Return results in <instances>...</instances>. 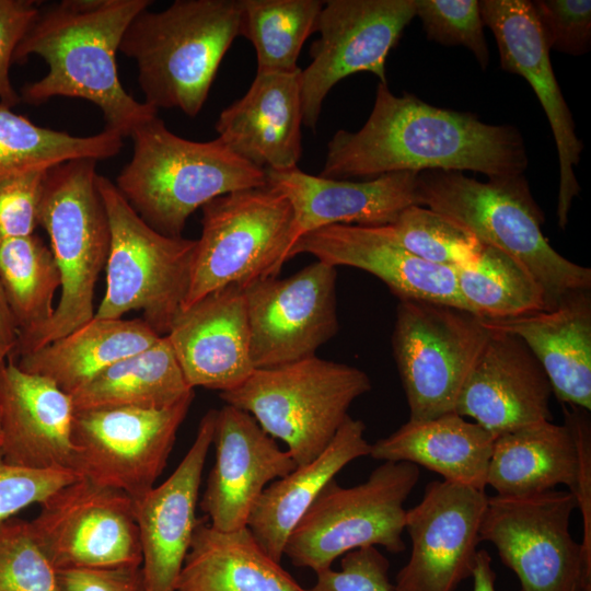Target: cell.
<instances>
[{"label":"cell","mask_w":591,"mask_h":591,"mask_svg":"<svg viewBox=\"0 0 591 591\" xmlns=\"http://www.w3.org/2000/svg\"><path fill=\"white\" fill-rule=\"evenodd\" d=\"M467 308L485 320H508L546 311L544 293L512 257L483 245L471 262L454 268Z\"/></svg>","instance_id":"obj_35"},{"label":"cell","mask_w":591,"mask_h":591,"mask_svg":"<svg viewBox=\"0 0 591 591\" xmlns=\"http://www.w3.org/2000/svg\"><path fill=\"white\" fill-rule=\"evenodd\" d=\"M194 393L166 336L126 357L73 391L74 410L113 407L164 408Z\"/></svg>","instance_id":"obj_33"},{"label":"cell","mask_w":591,"mask_h":591,"mask_svg":"<svg viewBox=\"0 0 591 591\" xmlns=\"http://www.w3.org/2000/svg\"><path fill=\"white\" fill-rule=\"evenodd\" d=\"M385 232L415 256L455 268L474 259L483 244L465 228L421 205L405 208Z\"/></svg>","instance_id":"obj_38"},{"label":"cell","mask_w":591,"mask_h":591,"mask_svg":"<svg viewBox=\"0 0 591 591\" xmlns=\"http://www.w3.org/2000/svg\"><path fill=\"white\" fill-rule=\"evenodd\" d=\"M18 336L19 331L0 282V364L13 356L18 344Z\"/></svg>","instance_id":"obj_48"},{"label":"cell","mask_w":591,"mask_h":591,"mask_svg":"<svg viewBox=\"0 0 591 591\" xmlns=\"http://www.w3.org/2000/svg\"><path fill=\"white\" fill-rule=\"evenodd\" d=\"M480 14L498 47L500 67L521 76L532 86L548 119L559 161L558 225L565 229L580 185L573 173L583 143L556 80L543 32L532 1L482 0Z\"/></svg>","instance_id":"obj_18"},{"label":"cell","mask_w":591,"mask_h":591,"mask_svg":"<svg viewBox=\"0 0 591 591\" xmlns=\"http://www.w3.org/2000/svg\"><path fill=\"white\" fill-rule=\"evenodd\" d=\"M529 158L520 130L490 125L472 113L397 96L379 83L372 111L358 131L340 129L327 143L320 176L373 178L394 172L472 171L488 178L524 174Z\"/></svg>","instance_id":"obj_1"},{"label":"cell","mask_w":591,"mask_h":591,"mask_svg":"<svg viewBox=\"0 0 591 591\" xmlns=\"http://www.w3.org/2000/svg\"><path fill=\"white\" fill-rule=\"evenodd\" d=\"M160 337L142 318L93 317L69 334L19 356L16 364L71 394L115 362L149 348Z\"/></svg>","instance_id":"obj_31"},{"label":"cell","mask_w":591,"mask_h":591,"mask_svg":"<svg viewBox=\"0 0 591 591\" xmlns=\"http://www.w3.org/2000/svg\"><path fill=\"white\" fill-rule=\"evenodd\" d=\"M301 71L257 70L243 97L216 123L218 139L263 170H290L302 154Z\"/></svg>","instance_id":"obj_26"},{"label":"cell","mask_w":591,"mask_h":591,"mask_svg":"<svg viewBox=\"0 0 591 591\" xmlns=\"http://www.w3.org/2000/svg\"><path fill=\"white\" fill-rule=\"evenodd\" d=\"M34 0H0V104L10 108L21 101L12 86L9 70L16 47L39 13Z\"/></svg>","instance_id":"obj_45"},{"label":"cell","mask_w":591,"mask_h":591,"mask_svg":"<svg viewBox=\"0 0 591 591\" xmlns=\"http://www.w3.org/2000/svg\"><path fill=\"white\" fill-rule=\"evenodd\" d=\"M301 253L311 254L333 267L349 266L370 273L399 300L434 301L467 310L459 292L454 268L415 256L383 227L327 225L302 235L290 257Z\"/></svg>","instance_id":"obj_25"},{"label":"cell","mask_w":591,"mask_h":591,"mask_svg":"<svg viewBox=\"0 0 591 591\" xmlns=\"http://www.w3.org/2000/svg\"><path fill=\"white\" fill-rule=\"evenodd\" d=\"M132 157L115 186L161 234L181 237L189 216L232 192L266 185V171L233 153L218 138L199 142L167 129L158 116L130 135Z\"/></svg>","instance_id":"obj_5"},{"label":"cell","mask_w":591,"mask_h":591,"mask_svg":"<svg viewBox=\"0 0 591 591\" xmlns=\"http://www.w3.org/2000/svg\"><path fill=\"white\" fill-rule=\"evenodd\" d=\"M532 5L549 50L571 56L589 51L590 0H536Z\"/></svg>","instance_id":"obj_41"},{"label":"cell","mask_w":591,"mask_h":591,"mask_svg":"<svg viewBox=\"0 0 591 591\" xmlns=\"http://www.w3.org/2000/svg\"><path fill=\"white\" fill-rule=\"evenodd\" d=\"M0 591H62L58 571L27 521L11 518L0 523Z\"/></svg>","instance_id":"obj_39"},{"label":"cell","mask_w":591,"mask_h":591,"mask_svg":"<svg viewBox=\"0 0 591 591\" xmlns=\"http://www.w3.org/2000/svg\"><path fill=\"white\" fill-rule=\"evenodd\" d=\"M73 415L71 396L51 380L21 370L12 356L0 364V447L7 462L74 472Z\"/></svg>","instance_id":"obj_24"},{"label":"cell","mask_w":591,"mask_h":591,"mask_svg":"<svg viewBox=\"0 0 591 591\" xmlns=\"http://www.w3.org/2000/svg\"><path fill=\"white\" fill-rule=\"evenodd\" d=\"M389 569L387 558L375 546L357 548L344 555L340 570L316 572L315 583L303 591H394Z\"/></svg>","instance_id":"obj_43"},{"label":"cell","mask_w":591,"mask_h":591,"mask_svg":"<svg viewBox=\"0 0 591 591\" xmlns=\"http://www.w3.org/2000/svg\"><path fill=\"white\" fill-rule=\"evenodd\" d=\"M494 440L478 424L449 413L430 419H408L371 444L369 455L420 465L443 480L485 490Z\"/></svg>","instance_id":"obj_29"},{"label":"cell","mask_w":591,"mask_h":591,"mask_svg":"<svg viewBox=\"0 0 591 591\" xmlns=\"http://www.w3.org/2000/svg\"><path fill=\"white\" fill-rule=\"evenodd\" d=\"M217 409L201 418L174 472L136 502L144 591H176L198 519L196 508Z\"/></svg>","instance_id":"obj_20"},{"label":"cell","mask_w":591,"mask_h":591,"mask_svg":"<svg viewBox=\"0 0 591 591\" xmlns=\"http://www.w3.org/2000/svg\"><path fill=\"white\" fill-rule=\"evenodd\" d=\"M111 244L106 289L96 318H121L131 310L160 336L167 335L182 310L192 273L196 240L155 231L132 209L113 182L99 175Z\"/></svg>","instance_id":"obj_9"},{"label":"cell","mask_w":591,"mask_h":591,"mask_svg":"<svg viewBox=\"0 0 591 591\" xmlns=\"http://www.w3.org/2000/svg\"><path fill=\"white\" fill-rule=\"evenodd\" d=\"M47 171L26 173L0 185V242L34 234Z\"/></svg>","instance_id":"obj_44"},{"label":"cell","mask_w":591,"mask_h":591,"mask_svg":"<svg viewBox=\"0 0 591 591\" xmlns=\"http://www.w3.org/2000/svg\"><path fill=\"white\" fill-rule=\"evenodd\" d=\"M212 443L216 459L199 507L216 530L239 531L265 488L297 464L252 415L228 404L217 410Z\"/></svg>","instance_id":"obj_19"},{"label":"cell","mask_w":591,"mask_h":591,"mask_svg":"<svg viewBox=\"0 0 591 591\" xmlns=\"http://www.w3.org/2000/svg\"><path fill=\"white\" fill-rule=\"evenodd\" d=\"M417 194L419 205L517 260L542 289L546 311L569 292L591 289V269L560 255L545 237L544 213L524 174L480 182L457 171H422Z\"/></svg>","instance_id":"obj_3"},{"label":"cell","mask_w":591,"mask_h":591,"mask_svg":"<svg viewBox=\"0 0 591 591\" xmlns=\"http://www.w3.org/2000/svg\"><path fill=\"white\" fill-rule=\"evenodd\" d=\"M488 496L485 490L434 480L419 503L406 511L412 543L394 591H455L472 577Z\"/></svg>","instance_id":"obj_17"},{"label":"cell","mask_w":591,"mask_h":591,"mask_svg":"<svg viewBox=\"0 0 591 591\" xmlns=\"http://www.w3.org/2000/svg\"><path fill=\"white\" fill-rule=\"evenodd\" d=\"M416 16L428 40L445 46L462 45L482 69L489 63L484 21L477 0H416Z\"/></svg>","instance_id":"obj_40"},{"label":"cell","mask_w":591,"mask_h":591,"mask_svg":"<svg viewBox=\"0 0 591 591\" xmlns=\"http://www.w3.org/2000/svg\"><path fill=\"white\" fill-rule=\"evenodd\" d=\"M564 422L571 429L579 454L578 484L575 496L582 515V551L591 563V421L589 410L563 404Z\"/></svg>","instance_id":"obj_46"},{"label":"cell","mask_w":591,"mask_h":591,"mask_svg":"<svg viewBox=\"0 0 591 591\" xmlns=\"http://www.w3.org/2000/svg\"><path fill=\"white\" fill-rule=\"evenodd\" d=\"M194 395L164 408L74 410V473L140 499L163 472Z\"/></svg>","instance_id":"obj_13"},{"label":"cell","mask_w":591,"mask_h":591,"mask_svg":"<svg viewBox=\"0 0 591 591\" xmlns=\"http://www.w3.org/2000/svg\"><path fill=\"white\" fill-rule=\"evenodd\" d=\"M456 401L495 439L542 421H552L553 390L542 366L518 336L491 329Z\"/></svg>","instance_id":"obj_21"},{"label":"cell","mask_w":591,"mask_h":591,"mask_svg":"<svg viewBox=\"0 0 591 591\" xmlns=\"http://www.w3.org/2000/svg\"><path fill=\"white\" fill-rule=\"evenodd\" d=\"M321 0H241L240 36L257 56V70L293 71L304 42L316 32Z\"/></svg>","instance_id":"obj_37"},{"label":"cell","mask_w":591,"mask_h":591,"mask_svg":"<svg viewBox=\"0 0 591 591\" xmlns=\"http://www.w3.org/2000/svg\"><path fill=\"white\" fill-rule=\"evenodd\" d=\"M371 390L369 375L352 366L312 356L257 369L220 397L252 415L274 439L282 440L297 464L318 456L349 416L351 404Z\"/></svg>","instance_id":"obj_7"},{"label":"cell","mask_w":591,"mask_h":591,"mask_svg":"<svg viewBox=\"0 0 591 591\" xmlns=\"http://www.w3.org/2000/svg\"><path fill=\"white\" fill-rule=\"evenodd\" d=\"M490 334L485 320L465 309L399 300L392 348L409 419L455 413L460 392Z\"/></svg>","instance_id":"obj_11"},{"label":"cell","mask_w":591,"mask_h":591,"mask_svg":"<svg viewBox=\"0 0 591 591\" xmlns=\"http://www.w3.org/2000/svg\"><path fill=\"white\" fill-rule=\"evenodd\" d=\"M80 477L70 470H34L5 461L0 447V523Z\"/></svg>","instance_id":"obj_42"},{"label":"cell","mask_w":591,"mask_h":591,"mask_svg":"<svg viewBox=\"0 0 591 591\" xmlns=\"http://www.w3.org/2000/svg\"><path fill=\"white\" fill-rule=\"evenodd\" d=\"M149 0H62L39 13L15 49L13 61L31 55L48 66L39 80L23 86L21 100L42 104L56 96L95 104L105 130L130 135L158 116V109L136 101L123 88L116 54L131 21Z\"/></svg>","instance_id":"obj_2"},{"label":"cell","mask_w":591,"mask_h":591,"mask_svg":"<svg viewBox=\"0 0 591 591\" xmlns=\"http://www.w3.org/2000/svg\"><path fill=\"white\" fill-rule=\"evenodd\" d=\"M569 490L487 498L479 537L518 577L519 591H591V563L570 533Z\"/></svg>","instance_id":"obj_12"},{"label":"cell","mask_w":591,"mask_h":591,"mask_svg":"<svg viewBox=\"0 0 591 591\" xmlns=\"http://www.w3.org/2000/svg\"><path fill=\"white\" fill-rule=\"evenodd\" d=\"M415 16L416 0L324 1L301 71L303 125L315 130L326 95L346 77L367 71L387 83L386 58Z\"/></svg>","instance_id":"obj_15"},{"label":"cell","mask_w":591,"mask_h":591,"mask_svg":"<svg viewBox=\"0 0 591 591\" xmlns=\"http://www.w3.org/2000/svg\"><path fill=\"white\" fill-rule=\"evenodd\" d=\"M360 419L346 418L327 448L311 462L270 483L254 505L247 529L280 563L292 529L322 491L347 464L370 454Z\"/></svg>","instance_id":"obj_28"},{"label":"cell","mask_w":591,"mask_h":591,"mask_svg":"<svg viewBox=\"0 0 591 591\" xmlns=\"http://www.w3.org/2000/svg\"><path fill=\"white\" fill-rule=\"evenodd\" d=\"M471 578H473V591H496V572L487 551L478 549Z\"/></svg>","instance_id":"obj_49"},{"label":"cell","mask_w":591,"mask_h":591,"mask_svg":"<svg viewBox=\"0 0 591 591\" xmlns=\"http://www.w3.org/2000/svg\"><path fill=\"white\" fill-rule=\"evenodd\" d=\"M336 276V267L316 260L290 277L243 288L255 370L315 356L337 334Z\"/></svg>","instance_id":"obj_16"},{"label":"cell","mask_w":591,"mask_h":591,"mask_svg":"<svg viewBox=\"0 0 591 591\" xmlns=\"http://www.w3.org/2000/svg\"><path fill=\"white\" fill-rule=\"evenodd\" d=\"M265 171L266 184L292 207L294 243L311 231L333 224L387 225L405 208L419 205L417 172L349 181L310 175L298 166Z\"/></svg>","instance_id":"obj_22"},{"label":"cell","mask_w":591,"mask_h":591,"mask_svg":"<svg viewBox=\"0 0 591 591\" xmlns=\"http://www.w3.org/2000/svg\"><path fill=\"white\" fill-rule=\"evenodd\" d=\"M419 477L413 463L383 461L356 486L341 487L334 478L292 529L283 555L316 573L357 548L379 545L393 554L404 552V503Z\"/></svg>","instance_id":"obj_10"},{"label":"cell","mask_w":591,"mask_h":591,"mask_svg":"<svg viewBox=\"0 0 591 591\" xmlns=\"http://www.w3.org/2000/svg\"><path fill=\"white\" fill-rule=\"evenodd\" d=\"M485 323L491 329L523 340L545 371L553 394L560 403L590 412V290L567 293L552 310L508 320H485Z\"/></svg>","instance_id":"obj_27"},{"label":"cell","mask_w":591,"mask_h":591,"mask_svg":"<svg viewBox=\"0 0 591 591\" xmlns=\"http://www.w3.org/2000/svg\"><path fill=\"white\" fill-rule=\"evenodd\" d=\"M30 526L58 572L141 566L136 502L121 490L78 477L40 503Z\"/></svg>","instance_id":"obj_14"},{"label":"cell","mask_w":591,"mask_h":591,"mask_svg":"<svg viewBox=\"0 0 591 591\" xmlns=\"http://www.w3.org/2000/svg\"><path fill=\"white\" fill-rule=\"evenodd\" d=\"M176 591H303L247 528L222 532L198 519Z\"/></svg>","instance_id":"obj_30"},{"label":"cell","mask_w":591,"mask_h":591,"mask_svg":"<svg viewBox=\"0 0 591 591\" xmlns=\"http://www.w3.org/2000/svg\"><path fill=\"white\" fill-rule=\"evenodd\" d=\"M62 591H144L140 567L59 571Z\"/></svg>","instance_id":"obj_47"},{"label":"cell","mask_w":591,"mask_h":591,"mask_svg":"<svg viewBox=\"0 0 591 591\" xmlns=\"http://www.w3.org/2000/svg\"><path fill=\"white\" fill-rule=\"evenodd\" d=\"M240 24L241 0H176L141 11L119 51L136 61L144 103L198 115Z\"/></svg>","instance_id":"obj_4"},{"label":"cell","mask_w":591,"mask_h":591,"mask_svg":"<svg viewBox=\"0 0 591 591\" xmlns=\"http://www.w3.org/2000/svg\"><path fill=\"white\" fill-rule=\"evenodd\" d=\"M96 162L76 159L47 171L38 225L50 240L61 279L60 299L43 327L18 337L13 356L38 349L94 317L95 283L105 268L111 244Z\"/></svg>","instance_id":"obj_6"},{"label":"cell","mask_w":591,"mask_h":591,"mask_svg":"<svg viewBox=\"0 0 591 591\" xmlns=\"http://www.w3.org/2000/svg\"><path fill=\"white\" fill-rule=\"evenodd\" d=\"M190 281L182 310L228 286L276 277L294 245L293 210L269 187L221 195L201 207Z\"/></svg>","instance_id":"obj_8"},{"label":"cell","mask_w":591,"mask_h":591,"mask_svg":"<svg viewBox=\"0 0 591 591\" xmlns=\"http://www.w3.org/2000/svg\"><path fill=\"white\" fill-rule=\"evenodd\" d=\"M0 443H1V431H0Z\"/></svg>","instance_id":"obj_50"},{"label":"cell","mask_w":591,"mask_h":591,"mask_svg":"<svg viewBox=\"0 0 591 591\" xmlns=\"http://www.w3.org/2000/svg\"><path fill=\"white\" fill-rule=\"evenodd\" d=\"M165 336L192 389L230 391L255 370L241 287L216 290L181 310Z\"/></svg>","instance_id":"obj_23"},{"label":"cell","mask_w":591,"mask_h":591,"mask_svg":"<svg viewBox=\"0 0 591 591\" xmlns=\"http://www.w3.org/2000/svg\"><path fill=\"white\" fill-rule=\"evenodd\" d=\"M121 147L118 134L104 129L92 136H73L35 125L0 104V185L70 160H105L118 154Z\"/></svg>","instance_id":"obj_34"},{"label":"cell","mask_w":591,"mask_h":591,"mask_svg":"<svg viewBox=\"0 0 591 591\" xmlns=\"http://www.w3.org/2000/svg\"><path fill=\"white\" fill-rule=\"evenodd\" d=\"M579 454L567 424L542 421L494 440L487 486L497 495L525 496L578 484Z\"/></svg>","instance_id":"obj_32"},{"label":"cell","mask_w":591,"mask_h":591,"mask_svg":"<svg viewBox=\"0 0 591 591\" xmlns=\"http://www.w3.org/2000/svg\"><path fill=\"white\" fill-rule=\"evenodd\" d=\"M0 282L18 337L36 332L53 317L61 279L51 250L38 236L0 242Z\"/></svg>","instance_id":"obj_36"}]
</instances>
